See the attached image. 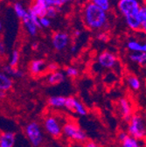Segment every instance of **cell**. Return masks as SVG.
<instances>
[{"label": "cell", "instance_id": "ac0fdd59", "mask_svg": "<svg viewBox=\"0 0 146 147\" xmlns=\"http://www.w3.org/2000/svg\"><path fill=\"white\" fill-rule=\"evenodd\" d=\"M127 48L131 52H142L146 53V43L142 44L137 40H131L127 42Z\"/></svg>", "mask_w": 146, "mask_h": 147}, {"label": "cell", "instance_id": "d4e9b609", "mask_svg": "<svg viewBox=\"0 0 146 147\" xmlns=\"http://www.w3.org/2000/svg\"><path fill=\"white\" fill-rule=\"evenodd\" d=\"M20 52L17 50H13L11 53V55L9 65L11 66L12 67H17V64H19V61H20Z\"/></svg>", "mask_w": 146, "mask_h": 147}, {"label": "cell", "instance_id": "603a6c76", "mask_svg": "<svg viewBox=\"0 0 146 147\" xmlns=\"http://www.w3.org/2000/svg\"><path fill=\"white\" fill-rule=\"evenodd\" d=\"M91 3H93L96 6L104 10L105 11H108L111 9L110 0H89Z\"/></svg>", "mask_w": 146, "mask_h": 147}, {"label": "cell", "instance_id": "ab89813d", "mask_svg": "<svg viewBox=\"0 0 146 147\" xmlns=\"http://www.w3.org/2000/svg\"><path fill=\"white\" fill-rule=\"evenodd\" d=\"M32 47L33 50H36V49L38 48V43H34V44H32Z\"/></svg>", "mask_w": 146, "mask_h": 147}, {"label": "cell", "instance_id": "ffe728a7", "mask_svg": "<svg viewBox=\"0 0 146 147\" xmlns=\"http://www.w3.org/2000/svg\"><path fill=\"white\" fill-rule=\"evenodd\" d=\"M12 6H13V11H14L17 18H20V20H22L25 17L27 16V14H28V8L26 9L22 3H20V2H15Z\"/></svg>", "mask_w": 146, "mask_h": 147}, {"label": "cell", "instance_id": "60d3db41", "mask_svg": "<svg viewBox=\"0 0 146 147\" xmlns=\"http://www.w3.org/2000/svg\"><path fill=\"white\" fill-rule=\"evenodd\" d=\"M143 4L146 5V0H143Z\"/></svg>", "mask_w": 146, "mask_h": 147}, {"label": "cell", "instance_id": "277c9868", "mask_svg": "<svg viewBox=\"0 0 146 147\" xmlns=\"http://www.w3.org/2000/svg\"><path fill=\"white\" fill-rule=\"evenodd\" d=\"M25 132L32 146L39 147L42 144L44 139V135L40 125L37 122L32 121L27 123L25 129Z\"/></svg>", "mask_w": 146, "mask_h": 147}, {"label": "cell", "instance_id": "1f68e13d", "mask_svg": "<svg viewBox=\"0 0 146 147\" xmlns=\"http://www.w3.org/2000/svg\"><path fill=\"white\" fill-rule=\"evenodd\" d=\"M130 135H129V133L128 132H125V131H121V132H119V134H118V136H117V138H118V140L122 143V142H123L128 137H129Z\"/></svg>", "mask_w": 146, "mask_h": 147}, {"label": "cell", "instance_id": "484cf974", "mask_svg": "<svg viewBox=\"0 0 146 147\" xmlns=\"http://www.w3.org/2000/svg\"><path fill=\"white\" fill-rule=\"evenodd\" d=\"M65 75L70 78H75L79 76V70L75 67H67L65 68Z\"/></svg>", "mask_w": 146, "mask_h": 147}, {"label": "cell", "instance_id": "8d00e7d4", "mask_svg": "<svg viewBox=\"0 0 146 147\" xmlns=\"http://www.w3.org/2000/svg\"><path fill=\"white\" fill-rule=\"evenodd\" d=\"M74 35H75V37H79V36L81 35V31H80V30H75V31L74 32Z\"/></svg>", "mask_w": 146, "mask_h": 147}, {"label": "cell", "instance_id": "4dcf8cb0", "mask_svg": "<svg viewBox=\"0 0 146 147\" xmlns=\"http://www.w3.org/2000/svg\"><path fill=\"white\" fill-rule=\"evenodd\" d=\"M97 39L102 42H107L108 40V35L105 32H100L97 35Z\"/></svg>", "mask_w": 146, "mask_h": 147}, {"label": "cell", "instance_id": "e0dca14e", "mask_svg": "<svg viewBox=\"0 0 146 147\" xmlns=\"http://www.w3.org/2000/svg\"><path fill=\"white\" fill-rule=\"evenodd\" d=\"M67 97L62 96H54L48 98V105L52 108H65Z\"/></svg>", "mask_w": 146, "mask_h": 147}, {"label": "cell", "instance_id": "3957f363", "mask_svg": "<svg viewBox=\"0 0 146 147\" xmlns=\"http://www.w3.org/2000/svg\"><path fill=\"white\" fill-rule=\"evenodd\" d=\"M127 130V132L131 137H133L137 139L143 138L146 134V130L143 117L138 114L133 115L131 121L128 123Z\"/></svg>", "mask_w": 146, "mask_h": 147}, {"label": "cell", "instance_id": "7402d4cb", "mask_svg": "<svg viewBox=\"0 0 146 147\" xmlns=\"http://www.w3.org/2000/svg\"><path fill=\"white\" fill-rule=\"evenodd\" d=\"M127 83H128V85H129V87L134 91H137L141 88V82L135 76H128L127 77Z\"/></svg>", "mask_w": 146, "mask_h": 147}, {"label": "cell", "instance_id": "44dd1931", "mask_svg": "<svg viewBox=\"0 0 146 147\" xmlns=\"http://www.w3.org/2000/svg\"><path fill=\"white\" fill-rule=\"evenodd\" d=\"M2 72L5 73L6 75L10 76H13V77H17V78H21L24 76V73L21 70L17 69V67H12L9 64L3 67Z\"/></svg>", "mask_w": 146, "mask_h": 147}, {"label": "cell", "instance_id": "f35d334b", "mask_svg": "<svg viewBox=\"0 0 146 147\" xmlns=\"http://www.w3.org/2000/svg\"><path fill=\"white\" fill-rule=\"evenodd\" d=\"M76 49H77V47H76L75 45L71 47V52H72V53H75V52H76Z\"/></svg>", "mask_w": 146, "mask_h": 147}, {"label": "cell", "instance_id": "7a4b0ae2", "mask_svg": "<svg viewBox=\"0 0 146 147\" xmlns=\"http://www.w3.org/2000/svg\"><path fill=\"white\" fill-rule=\"evenodd\" d=\"M141 6L138 0H119L117 3V9L124 18L126 25L135 32L141 31L142 22L139 16Z\"/></svg>", "mask_w": 146, "mask_h": 147}, {"label": "cell", "instance_id": "e575fe53", "mask_svg": "<svg viewBox=\"0 0 146 147\" xmlns=\"http://www.w3.org/2000/svg\"><path fill=\"white\" fill-rule=\"evenodd\" d=\"M0 53H1L2 55H3L4 53H5V47H4L3 42H1V44H0Z\"/></svg>", "mask_w": 146, "mask_h": 147}, {"label": "cell", "instance_id": "9a60e30c", "mask_svg": "<svg viewBox=\"0 0 146 147\" xmlns=\"http://www.w3.org/2000/svg\"><path fill=\"white\" fill-rule=\"evenodd\" d=\"M65 73L61 71H56L51 73L46 77V82L50 85H58L65 81Z\"/></svg>", "mask_w": 146, "mask_h": 147}, {"label": "cell", "instance_id": "8992f818", "mask_svg": "<svg viewBox=\"0 0 146 147\" xmlns=\"http://www.w3.org/2000/svg\"><path fill=\"white\" fill-rule=\"evenodd\" d=\"M44 129L52 138H60L63 134V125L54 116H47L44 119Z\"/></svg>", "mask_w": 146, "mask_h": 147}, {"label": "cell", "instance_id": "2e32d148", "mask_svg": "<svg viewBox=\"0 0 146 147\" xmlns=\"http://www.w3.org/2000/svg\"><path fill=\"white\" fill-rule=\"evenodd\" d=\"M13 86V81L10 76L6 75L5 73L1 72L0 74V90L2 91H8Z\"/></svg>", "mask_w": 146, "mask_h": 147}, {"label": "cell", "instance_id": "83f0119b", "mask_svg": "<svg viewBox=\"0 0 146 147\" xmlns=\"http://www.w3.org/2000/svg\"><path fill=\"white\" fill-rule=\"evenodd\" d=\"M40 23L41 28H49L51 26V20L46 16L40 18Z\"/></svg>", "mask_w": 146, "mask_h": 147}, {"label": "cell", "instance_id": "f546056e", "mask_svg": "<svg viewBox=\"0 0 146 147\" xmlns=\"http://www.w3.org/2000/svg\"><path fill=\"white\" fill-rule=\"evenodd\" d=\"M58 69H59V65L55 62H52V63L48 64L46 67V70L49 72V74L56 72V71H58Z\"/></svg>", "mask_w": 146, "mask_h": 147}, {"label": "cell", "instance_id": "4316f807", "mask_svg": "<svg viewBox=\"0 0 146 147\" xmlns=\"http://www.w3.org/2000/svg\"><path fill=\"white\" fill-rule=\"evenodd\" d=\"M59 11H60V9H58L57 7H55V6H49L48 9H47L46 17L49 18L50 20H52V18H54L57 17Z\"/></svg>", "mask_w": 146, "mask_h": 147}, {"label": "cell", "instance_id": "d6986e66", "mask_svg": "<svg viewBox=\"0 0 146 147\" xmlns=\"http://www.w3.org/2000/svg\"><path fill=\"white\" fill-rule=\"evenodd\" d=\"M129 58L131 61L139 64L143 65L146 63V53L142 52H131L129 54Z\"/></svg>", "mask_w": 146, "mask_h": 147}, {"label": "cell", "instance_id": "836d02e7", "mask_svg": "<svg viewBox=\"0 0 146 147\" xmlns=\"http://www.w3.org/2000/svg\"><path fill=\"white\" fill-rule=\"evenodd\" d=\"M141 32H143L146 35V22H145V23H142V26H141Z\"/></svg>", "mask_w": 146, "mask_h": 147}, {"label": "cell", "instance_id": "5bb4252c", "mask_svg": "<svg viewBox=\"0 0 146 147\" xmlns=\"http://www.w3.org/2000/svg\"><path fill=\"white\" fill-rule=\"evenodd\" d=\"M15 144V134L6 131L0 135V147H13Z\"/></svg>", "mask_w": 146, "mask_h": 147}, {"label": "cell", "instance_id": "8fae6325", "mask_svg": "<svg viewBox=\"0 0 146 147\" xmlns=\"http://www.w3.org/2000/svg\"><path fill=\"white\" fill-rule=\"evenodd\" d=\"M118 109L122 118L125 122L129 123L133 116L132 108L129 100L126 98H121L118 102Z\"/></svg>", "mask_w": 146, "mask_h": 147}, {"label": "cell", "instance_id": "6da1fadb", "mask_svg": "<svg viewBox=\"0 0 146 147\" xmlns=\"http://www.w3.org/2000/svg\"><path fill=\"white\" fill-rule=\"evenodd\" d=\"M108 12L88 1L81 11L82 21L85 26L94 32H103L108 26Z\"/></svg>", "mask_w": 146, "mask_h": 147}, {"label": "cell", "instance_id": "74e56055", "mask_svg": "<svg viewBox=\"0 0 146 147\" xmlns=\"http://www.w3.org/2000/svg\"><path fill=\"white\" fill-rule=\"evenodd\" d=\"M46 2H47V4H48L49 6H53L54 0H46Z\"/></svg>", "mask_w": 146, "mask_h": 147}, {"label": "cell", "instance_id": "52a82bcc", "mask_svg": "<svg viewBox=\"0 0 146 147\" xmlns=\"http://www.w3.org/2000/svg\"><path fill=\"white\" fill-rule=\"evenodd\" d=\"M70 42V37L65 32H55L52 36V45L56 51H63Z\"/></svg>", "mask_w": 146, "mask_h": 147}, {"label": "cell", "instance_id": "30bf717a", "mask_svg": "<svg viewBox=\"0 0 146 147\" xmlns=\"http://www.w3.org/2000/svg\"><path fill=\"white\" fill-rule=\"evenodd\" d=\"M65 108L69 111L75 112L80 116H86L87 114V110L84 104L74 96L67 97Z\"/></svg>", "mask_w": 146, "mask_h": 147}, {"label": "cell", "instance_id": "cb8c5ba5", "mask_svg": "<svg viewBox=\"0 0 146 147\" xmlns=\"http://www.w3.org/2000/svg\"><path fill=\"white\" fill-rule=\"evenodd\" d=\"M122 147H142L138 139L129 136L123 142L121 143Z\"/></svg>", "mask_w": 146, "mask_h": 147}, {"label": "cell", "instance_id": "4fadbf2b", "mask_svg": "<svg viewBox=\"0 0 146 147\" xmlns=\"http://www.w3.org/2000/svg\"><path fill=\"white\" fill-rule=\"evenodd\" d=\"M46 62L43 60H33L31 61L29 66V71L32 76H37L42 74L46 69Z\"/></svg>", "mask_w": 146, "mask_h": 147}, {"label": "cell", "instance_id": "7c38bea8", "mask_svg": "<svg viewBox=\"0 0 146 147\" xmlns=\"http://www.w3.org/2000/svg\"><path fill=\"white\" fill-rule=\"evenodd\" d=\"M22 24H23V26L25 28V30L26 31V32L32 36V37H35L38 33V31H39V26L36 25V23L34 22V20H32V18L31 17V15L27 14L26 17H25L23 20H22Z\"/></svg>", "mask_w": 146, "mask_h": 147}, {"label": "cell", "instance_id": "d590c367", "mask_svg": "<svg viewBox=\"0 0 146 147\" xmlns=\"http://www.w3.org/2000/svg\"><path fill=\"white\" fill-rule=\"evenodd\" d=\"M5 91H2V90H0V97H1V99H4L5 97Z\"/></svg>", "mask_w": 146, "mask_h": 147}, {"label": "cell", "instance_id": "ba28073f", "mask_svg": "<svg viewBox=\"0 0 146 147\" xmlns=\"http://www.w3.org/2000/svg\"><path fill=\"white\" fill-rule=\"evenodd\" d=\"M48 7L46 0H32L28 7V12L40 18L46 16Z\"/></svg>", "mask_w": 146, "mask_h": 147}, {"label": "cell", "instance_id": "f1b7e54d", "mask_svg": "<svg viewBox=\"0 0 146 147\" xmlns=\"http://www.w3.org/2000/svg\"><path fill=\"white\" fill-rule=\"evenodd\" d=\"M72 1H74V0H54L53 6L57 7L58 9H61V6H64L65 5L69 4Z\"/></svg>", "mask_w": 146, "mask_h": 147}, {"label": "cell", "instance_id": "d6a6232c", "mask_svg": "<svg viewBox=\"0 0 146 147\" xmlns=\"http://www.w3.org/2000/svg\"><path fill=\"white\" fill-rule=\"evenodd\" d=\"M84 147H99V146L93 141H87Z\"/></svg>", "mask_w": 146, "mask_h": 147}, {"label": "cell", "instance_id": "9c48e42d", "mask_svg": "<svg viewBox=\"0 0 146 147\" xmlns=\"http://www.w3.org/2000/svg\"><path fill=\"white\" fill-rule=\"evenodd\" d=\"M97 63L103 68H113L117 63V57L111 52L103 51L98 55Z\"/></svg>", "mask_w": 146, "mask_h": 147}, {"label": "cell", "instance_id": "5b68a950", "mask_svg": "<svg viewBox=\"0 0 146 147\" xmlns=\"http://www.w3.org/2000/svg\"><path fill=\"white\" fill-rule=\"evenodd\" d=\"M63 135L67 138L76 142L83 143L87 141V134L75 123L67 122L63 124Z\"/></svg>", "mask_w": 146, "mask_h": 147}]
</instances>
